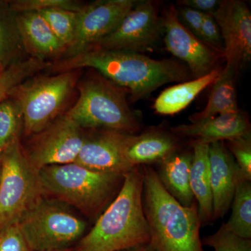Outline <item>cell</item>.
I'll use <instances>...</instances> for the list:
<instances>
[{
  "mask_svg": "<svg viewBox=\"0 0 251 251\" xmlns=\"http://www.w3.org/2000/svg\"><path fill=\"white\" fill-rule=\"evenodd\" d=\"M87 67L98 71L135 99L143 98L166 84L187 80L191 75L184 66L174 60H158L139 52L101 49L85 50L49 67L59 74Z\"/></svg>",
  "mask_w": 251,
  "mask_h": 251,
  "instance_id": "6da1fadb",
  "label": "cell"
},
{
  "mask_svg": "<svg viewBox=\"0 0 251 251\" xmlns=\"http://www.w3.org/2000/svg\"><path fill=\"white\" fill-rule=\"evenodd\" d=\"M143 184L144 166L127 173L117 197L72 251H123L150 243Z\"/></svg>",
  "mask_w": 251,
  "mask_h": 251,
  "instance_id": "7a4b0ae2",
  "label": "cell"
},
{
  "mask_svg": "<svg viewBox=\"0 0 251 251\" xmlns=\"http://www.w3.org/2000/svg\"><path fill=\"white\" fill-rule=\"evenodd\" d=\"M144 213L157 251H204L196 202L186 207L163 187L155 170L144 166Z\"/></svg>",
  "mask_w": 251,
  "mask_h": 251,
  "instance_id": "3957f363",
  "label": "cell"
},
{
  "mask_svg": "<svg viewBox=\"0 0 251 251\" xmlns=\"http://www.w3.org/2000/svg\"><path fill=\"white\" fill-rule=\"evenodd\" d=\"M43 196L75 206L90 219H98L121 190L125 175L92 171L75 163L41 168Z\"/></svg>",
  "mask_w": 251,
  "mask_h": 251,
  "instance_id": "277c9868",
  "label": "cell"
},
{
  "mask_svg": "<svg viewBox=\"0 0 251 251\" xmlns=\"http://www.w3.org/2000/svg\"><path fill=\"white\" fill-rule=\"evenodd\" d=\"M67 115L82 129L135 134L140 127L123 91L104 77H90L81 83L79 98Z\"/></svg>",
  "mask_w": 251,
  "mask_h": 251,
  "instance_id": "5b68a950",
  "label": "cell"
},
{
  "mask_svg": "<svg viewBox=\"0 0 251 251\" xmlns=\"http://www.w3.org/2000/svg\"><path fill=\"white\" fill-rule=\"evenodd\" d=\"M64 203L43 196L17 225L32 251L70 249L85 235L87 224Z\"/></svg>",
  "mask_w": 251,
  "mask_h": 251,
  "instance_id": "8992f818",
  "label": "cell"
},
{
  "mask_svg": "<svg viewBox=\"0 0 251 251\" xmlns=\"http://www.w3.org/2000/svg\"><path fill=\"white\" fill-rule=\"evenodd\" d=\"M42 197L39 172L16 140L3 151L0 164V230L17 224Z\"/></svg>",
  "mask_w": 251,
  "mask_h": 251,
  "instance_id": "52a82bcc",
  "label": "cell"
},
{
  "mask_svg": "<svg viewBox=\"0 0 251 251\" xmlns=\"http://www.w3.org/2000/svg\"><path fill=\"white\" fill-rule=\"evenodd\" d=\"M77 71L36 77L10 93L17 100L27 136L44 130L56 119L76 82Z\"/></svg>",
  "mask_w": 251,
  "mask_h": 251,
  "instance_id": "ba28073f",
  "label": "cell"
},
{
  "mask_svg": "<svg viewBox=\"0 0 251 251\" xmlns=\"http://www.w3.org/2000/svg\"><path fill=\"white\" fill-rule=\"evenodd\" d=\"M34 135L24 152L37 171L47 166L74 163L85 138L82 128L67 114Z\"/></svg>",
  "mask_w": 251,
  "mask_h": 251,
  "instance_id": "9c48e42d",
  "label": "cell"
},
{
  "mask_svg": "<svg viewBox=\"0 0 251 251\" xmlns=\"http://www.w3.org/2000/svg\"><path fill=\"white\" fill-rule=\"evenodd\" d=\"M162 31L161 18L153 1H136L115 30L88 49L143 53L152 49Z\"/></svg>",
  "mask_w": 251,
  "mask_h": 251,
  "instance_id": "30bf717a",
  "label": "cell"
},
{
  "mask_svg": "<svg viewBox=\"0 0 251 251\" xmlns=\"http://www.w3.org/2000/svg\"><path fill=\"white\" fill-rule=\"evenodd\" d=\"M135 3L132 0H105L83 6L77 12L75 36L66 50L69 57L88 49L115 30Z\"/></svg>",
  "mask_w": 251,
  "mask_h": 251,
  "instance_id": "8fae6325",
  "label": "cell"
},
{
  "mask_svg": "<svg viewBox=\"0 0 251 251\" xmlns=\"http://www.w3.org/2000/svg\"><path fill=\"white\" fill-rule=\"evenodd\" d=\"M222 37L226 64L236 72L251 59V13L244 1H221L211 15Z\"/></svg>",
  "mask_w": 251,
  "mask_h": 251,
  "instance_id": "7c38bea8",
  "label": "cell"
},
{
  "mask_svg": "<svg viewBox=\"0 0 251 251\" xmlns=\"http://www.w3.org/2000/svg\"><path fill=\"white\" fill-rule=\"evenodd\" d=\"M161 21L166 49L187 64L193 78L216 69L217 54L180 23L176 9H166Z\"/></svg>",
  "mask_w": 251,
  "mask_h": 251,
  "instance_id": "4fadbf2b",
  "label": "cell"
},
{
  "mask_svg": "<svg viewBox=\"0 0 251 251\" xmlns=\"http://www.w3.org/2000/svg\"><path fill=\"white\" fill-rule=\"evenodd\" d=\"M209 159L215 221L228 212L238 186L247 179L224 142L209 144Z\"/></svg>",
  "mask_w": 251,
  "mask_h": 251,
  "instance_id": "5bb4252c",
  "label": "cell"
},
{
  "mask_svg": "<svg viewBox=\"0 0 251 251\" xmlns=\"http://www.w3.org/2000/svg\"><path fill=\"white\" fill-rule=\"evenodd\" d=\"M126 133L103 130L85 138L74 163L100 173L126 175L131 171L124 159L122 145Z\"/></svg>",
  "mask_w": 251,
  "mask_h": 251,
  "instance_id": "9a60e30c",
  "label": "cell"
},
{
  "mask_svg": "<svg viewBox=\"0 0 251 251\" xmlns=\"http://www.w3.org/2000/svg\"><path fill=\"white\" fill-rule=\"evenodd\" d=\"M250 128L247 117L239 110L220 114L189 125H179L172 130L176 134L196 138V140L209 145L251 135Z\"/></svg>",
  "mask_w": 251,
  "mask_h": 251,
  "instance_id": "2e32d148",
  "label": "cell"
},
{
  "mask_svg": "<svg viewBox=\"0 0 251 251\" xmlns=\"http://www.w3.org/2000/svg\"><path fill=\"white\" fill-rule=\"evenodd\" d=\"M124 159L130 170L137 166L161 163L176 151V143L164 132L150 131L140 135L126 133L122 145Z\"/></svg>",
  "mask_w": 251,
  "mask_h": 251,
  "instance_id": "e0dca14e",
  "label": "cell"
},
{
  "mask_svg": "<svg viewBox=\"0 0 251 251\" xmlns=\"http://www.w3.org/2000/svg\"><path fill=\"white\" fill-rule=\"evenodd\" d=\"M190 173L191 191L198 206L201 227L213 220V197L209 171V145L195 140Z\"/></svg>",
  "mask_w": 251,
  "mask_h": 251,
  "instance_id": "ac0fdd59",
  "label": "cell"
},
{
  "mask_svg": "<svg viewBox=\"0 0 251 251\" xmlns=\"http://www.w3.org/2000/svg\"><path fill=\"white\" fill-rule=\"evenodd\" d=\"M193 153L175 152L160 163L156 171L163 187L171 196L186 207L196 202L190 184Z\"/></svg>",
  "mask_w": 251,
  "mask_h": 251,
  "instance_id": "d6986e66",
  "label": "cell"
},
{
  "mask_svg": "<svg viewBox=\"0 0 251 251\" xmlns=\"http://www.w3.org/2000/svg\"><path fill=\"white\" fill-rule=\"evenodd\" d=\"M17 26L26 48L37 57L54 55L66 51V48L39 13H21L17 18Z\"/></svg>",
  "mask_w": 251,
  "mask_h": 251,
  "instance_id": "ffe728a7",
  "label": "cell"
},
{
  "mask_svg": "<svg viewBox=\"0 0 251 251\" xmlns=\"http://www.w3.org/2000/svg\"><path fill=\"white\" fill-rule=\"evenodd\" d=\"M222 69L216 67L204 76L172 86L160 94L154 110L160 115H171L184 110L206 87L212 85Z\"/></svg>",
  "mask_w": 251,
  "mask_h": 251,
  "instance_id": "44dd1931",
  "label": "cell"
},
{
  "mask_svg": "<svg viewBox=\"0 0 251 251\" xmlns=\"http://www.w3.org/2000/svg\"><path fill=\"white\" fill-rule=\"evenodd\" d=\"M237 72L226 64L212 84L210 95L205 108L189 117L191 123L220 114L239 111L237 104L235 77Z\"/></svg>",
  "mask_w": 251,
  "mask_h": 251,
  "instance_id": "7402d4cb",
  "label": "cell"
},
{
  "mask_svg": "<svg viewBox=\"0 0 251 251\" xmlns=\"http://www.w3.org/2000/svg\"><path fill=\"white\" fill-rule=\"evenodd\" d=\"M230 217L225 226L232 233L251 239V183L243 181L238 186L230 206Z\"/></svg>",
  "mask_w": 251,
  "mask_h": 251,
  "instance_id": "603a6c76",
  "label": "cell"
},
{
  "mask_svg": "<svg viewBox=\"0 0 251 251\" xmlns=\"http://www.w3.org/2000/svg\"><path fill=\"white\" fill-rule=\"evenodd\" d=\"M36 12L39 13L46 20L51 30L67 50L68 48L72 45L75 36L76 11L63 9H49Z\"/></svg>",
  "mask_w": 251,
  "mask_h": 251,
  "instance_id": "cb8c5ba5",
  "label": "cell"
},
{
  "mask_svg": "<svg viewBox=\"0 0 251 251\" xmlns=\"http://www.w3.org/2000/svg\"><path fill=\"white\" fill-rule=\"evenodd\" d=\"M49 65V63L42 62L41 59H29L15 64L6 72L0 74V102L25 79Z\"/></svg>",
  "mask_w": 251,
  "mask_h": 251,
  "instance_id": "d4e9b609",
  "label": "cell"
},
{
  "mask_svg": "<svg viewBox=\"0 0 251 251\" xmlns=\"http://www.w3.org/2000/svg\"><path fill=\"white\" fill-rule=\"evenodd\" d=\"M202 243L214 251H251V239H244L232 233L224 223L217 232L204 238Z\"/></svg>",
  "mask_w": 251,
  "mask_h": 251,
  "instance_id": "484cf974",
  "label": "cell"
},
{
  "mask_svg": "<svg viewBox=\"0 0 251 251\" xmlns=\"http://www.w3.org/2000/svg\"><path fill=\"white\" fill-rule=\"evenodd\" d=\"M18 128L17 108L9 102H0V148L3 151L18 139Z\"/></svg>",
  "mask_w": 251,
  "mask_h": 251,
  "instance_id": "4316f807",
  "label": "cell"
},
{
  "mask_svg": "<svg viewBox=\"0 0 251 251\" xmlns=\"http://www.w3.org/2000/svg\"><path fill=\"white\" fill-rule=\"evenodd\" d=\"M83 6L78 3L68 0H23L14 3L12 9L21 13L49 9H63L77 12Z\"/></svg>",
  "mask_w": 251,
  "mask_h": 251,
  "instance_id": "83f0119b",
  "label": "cell"
},
{
  "mask_svg": "<svg viewBox=\"0 0 251 251\" xmlns=\"http://www.w3.org/2000/svg\"><path fill=\"white\" fill-rule=\"evenodd\" d=\"M228 150L247 180H251V135L230 140Z\"/></svg>",
  "mask_w": 251,
  "mask_h": 251,
  "instance_id": "f1b7e54d",
  "label": "cell"
},
{
  "mask_svg": "<svg viewBox=\"0 0 251 251\" xmlns=\"http://www.w3.org/2000/svg\"><path fill=\"white\" fill-rule=\"evenodd\" d=\"M0 251H32L18 225L0 230Z\"/></svg>",
  "mask_w": 251,
  "mask_h": 251,
  "instance_id": "f546056e",
  "label": "cell"
},
{
  "mask_svg": "<svg viewBox=\"0 0 251 251\" xmlns=\"http://www.w3.org/2000/svg\"><path fill=\"white\" fill-rule=\"evenodd\" d=\"M201 40L215 52L224 53L221 31L211 15L204 14L201 31Z\"/></svg>",
  "mask_w": 251,
  "mask_h": 251,
  "instance_id": "4dcf8cb0",
  "label": "cell"
},
{
  "mask_svg": "<svg viewBox=\"0 0 251 251\" xmlns=\"http://www.w3.org/2000/svg\"><path fill=\"white\" fill-rule=\"evenodd\" d=\"M176 10L180 23L196 37L201 39V27L204 14L186 6Z\"/></svg>",
  "mask_w": 251,
  "mask_h": 251,
  "instance_id": "1f68e13d",
  "label": "cell"
},
{
  "mask_svg": "<svg viewBox=\"0 0 251 251\" xmlns=\"http://www.w3.org/2000/svg\"><path fill=\"white\" fill-rule=\"evenodd\" d=\"M221 1L218 0H183L180 1L179 4L204 14L212 15L219 7Z\"/></svg>",
  "mask_w": 251,
  "mask_h": 251,
  "instance_id": "d6a6232c",
  "label": "cell"
},
{
  "mask_svg": "<svg viewBox=\"0 0 251 251\" xmlns=\"http://www.w3.org/2000/svg\"><path fill=\"white\" fill-rule=\"evenodd\" d=\"M11 39L4 23L0 18V62L6 58L11 48Z\"/></svg>",
  "mask_w": 251,
  "mask_h": 251,
  "instance_id": "836d02e7",
  "label": "cell"
},
{
  "mask_svg": "<svg viewBox=\"0 0 251 251\" xmlns=\"http://www.w3.org/2000/svg\"><path fill=\"white\" fill-rule=\"evenodd\" d=\"M123 251H157L150 243L143 244Z\"/></svg>",
  "mask_w": 251,
  "mask_h": 251,
  "instance_id": "e575fe53",
  "label": "cell"
},
{
  "mask_svg": "<svg viewBox=\"0 0 251 251\" xmlns=\"http://www.w3.org/2000/svg\"><path fill=\"white\" fill-rule=\"evenodd\" d=\"M73 248L70 249H62V250L50 251H72Z\"/></svg>",
  "mask_w": 251,
  "mask_h": 251,
  "instance_id": "d590c367",
  "label": "cell"
},
{
  "mask_svg": "<svg viewBox=\"0 0 251 251\" xmlns=\"http://www.w3.org/2000/svg\"><path fill=\"white\" fill-rule=\"evenodd\" d=\"M3 151L0 148V163H1V156H2Z\"/></svg>",
  "mask_w": 251,
  "mask_h": 251,
  "instance_id": "8d00e7d4",
  "label": "cell"
},
{
  "mask_svg": "<svg viewBox=\"0 0 251 251\" xmlns=\"http://www.w3.org/2000/svg\"><path fill=\"white\" fill-rule=\"evenodd\" d=\"M0 68H1V62H0Z\"/></svg>",
  "mask_w": 251,
  "mask_h": 251,
  "instance_id": "74e56055",
  "label": "cell"
},
{
  "mask_svg": "<svg viewBox=\"0 0 251 251\" xmlns=\"http://www.w3.org/2000/svg\"><path fill=\"white\" fill-rule=\"evenodd\" d=\"M0 164H1V163H0Z\"/></svg>",
  "mask_w": 251,
  "mask_h": 251,
  "instance_id": "f35d334b",
  "label": "cell"
}]
</instances>
